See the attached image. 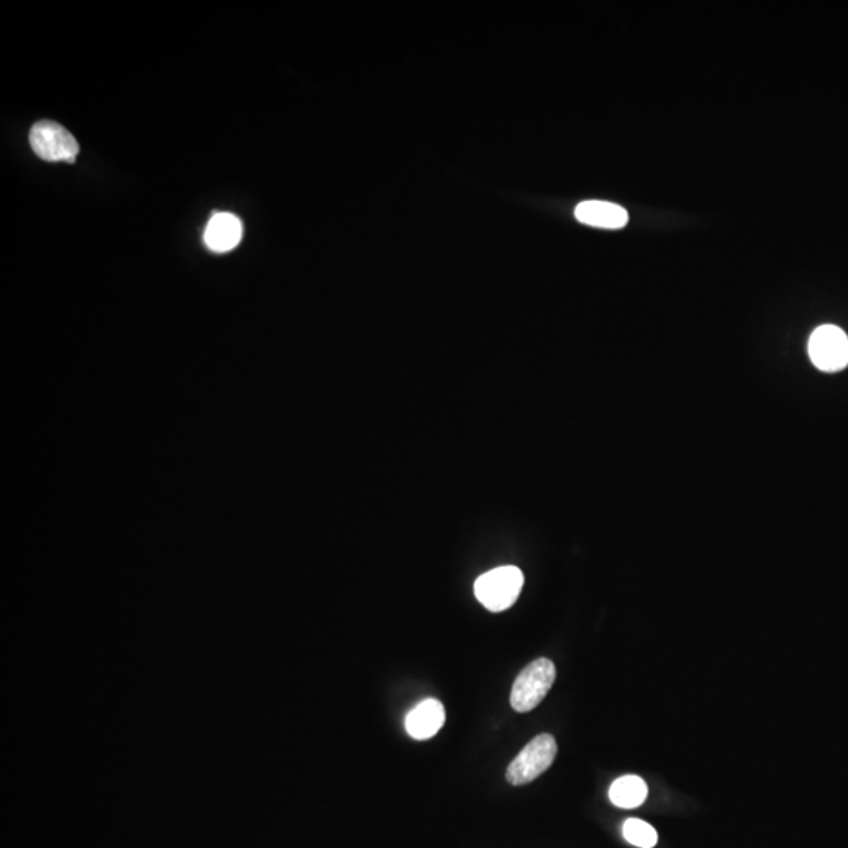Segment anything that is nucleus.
<instances>
[{
    "label": "nucleus",
    "instance_id": "obj_4",
    "mask_svg": "<svg viewBox=\"0 0 848 848\" xmlns=\"http://www.w3.org/2000/svg\"><path fill=\"white\" fill-rule=\"evenodd\" d=\"M30 145L43 161L74 162L79 154L73 134L51 120L38 121L30 129Z\"/></svg>",
    "mask_w": 848,
    "mask_h": 848
},
{
    "label": "nucleus",
    "instance_id": "obj_10",
    "mask_svg": "<svg viewBox=\"0 0 848 848\" xmlns=\"http://www.w3.org/2000/svg\"><path fill=\"white\" fill-rule=\"evenodd\" d=\"M622 834L627 842L640 848H654L658 842V834L649 823L640 819H629L622 827Z\"/></svg>",
    "mask_w": 848,
    "mask_h": 848
},
{
    "label": "nucleus",
    "instance_id": "obj_9",
    "mask_svg": "<svg viewBox=\"0 0 848 848\" xmlns=\"http://www.w3.org/2000/svg\"><path fill=\"white\" fill-rule=\"evenodd\" d=\"M647 798V784L640 776L627 775L616 779L610 787V800L622 809H635Z\"/></svg>",
    "mask_w": 848,
    "mask_h": 848
},
{
    "label": "nucleus",
    "instance_id": "obj_6",
    "mask_svg": "<svg viewBox=\"0 0 848 848\" xmlns=\"http://www.w3.org/2000/svg\"><path fill=\"white\" fill-rule=\"evenodd\" d=\"M445 723V709L437 699H426L406 718L407 734L415 740H428L442 729Z\"/></svg>",
    "mask_w": 848,
    "mask_h": 848
},
{
    "label": "nucleus",
    "instance_id": "obj_5",
    "mask_svg": "<svg viewBox=\"0 0 848 848\" xmlns=\"http://www.w3.org/2000/svg\"><path fill=\"white\" fill-rule=\"evenodd\" d=\"M809 357L825 373L844 370L848 365V337L844 330L836 326L814 330L809 340Z\"/></svg>",
    "mask_w": 848,
    "mask_h": 848
},
{
    "label": "nucleus",
    "instance_id": "obj_8",
    "mask_svg": "<svg viewBox=\"0 0 848 848\" xmlns=\"http://www.w3.org/2000/svg\"><path fill=\"white\" fill-rule=\"evenodd\" d=\"M242 239V223L228 212H220L209 220L205 230V244L216 253H225L238 247Z\"/></svg>",
    "mask_w": 848,
    "mask_h": 848
},
{
    "label": "nucleus",
    "instance_id": "obj_3",
    "mask_svg": "<svg viewBox=\"0 0 848 848\" xmlns=\"http://www.w3.org/2000/svg\"><path fill=\"white\" fill-rule=\"evenodd\" d=\"M558 746L553 735L541 734L528 743L509 764L506 779L512 786H523L539 778L555 761Z\"/></svg>",
    "mask_w": 848,
    "mask_h": 848
},
{
    "label": "nucleus",
    "instance_id": "obj_7",
    "mask_svg": "<svg viewBox=\"0 0 848 848\" xmlns=\"http://www.w3.org/2000/svg\"><path fill=\"white\" fill-rule=\"evenodd\" d=\"M575 217L578 222L586 223L591 227L607 228V230H619L629 223V212L615 203L583 202L575 208Z\"/></svg>",
    "mask_w": 848,
    "mask_h": 848
},
{
    "label": "nucleus",
    "instance_id": "obj_2",
    "mask_svg": "<svg viewBox=\"0 0 848 848\" xmlns=\"http://www.w3.org/2000/svg\"><path fill=\"white\" fill-rule=\"evenodd\" d=\"M556 669L549 658H538L523 668L512 685L511 706L519 713L531 712L549 695Z\"/></svg>",
    "mask_w": 848,
    "mask_h": 848
},
{
    "label": "nucleus",
    "instance_id": "obj_1",
    "mask_svg": "<svg viewBox=\"0 0 848 848\" xmlns=\"http://www.w3.org/2000/svg\"><path fill=\"white\" fill-rule=\"evenodd\" d=\"M523 583L525 578L519 567H497L476 580L475 596L487 610L500 613L516 604Z\"/></svg>",
    "mask_w": 848,
    "mask_h": 848
}]
</instances>
